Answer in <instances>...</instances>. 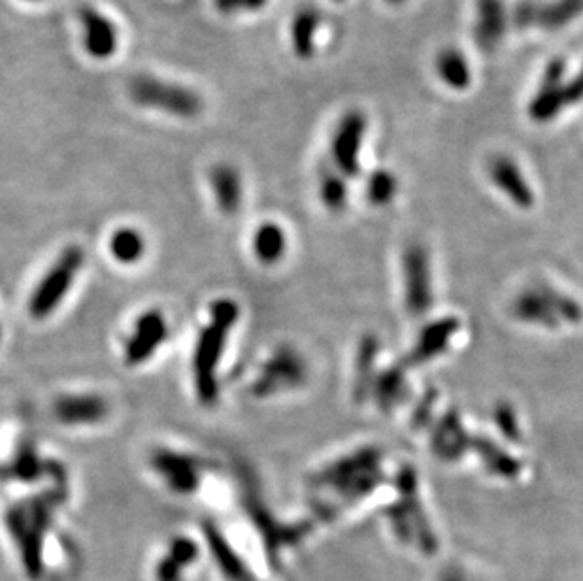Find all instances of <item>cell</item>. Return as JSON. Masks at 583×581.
<instances>
[{"label":"cell","mask_w":583,"mask_h":581,"mask_svg":"<svg viewBox=\"0 0 583 581\" xmlns=\"http://www.w3.org/2000/svg\"><path fill=\"white\" fill-rule=\"evenodd\" d=\"M216 8L225 14V16H232V14H240L244 0H214Z\"/></svg>","instance_id":"obj_21"},{"label":"cell","mask_w":583,"mask_h":581,"mask_svg":"<svg viewBox=\"0 0 583 581\" xmlns=\"http://www.w3.org/2000/svg\"><path fill=\"white\" fill-rule=\"evenodd\" d=\"M565 70L567 69L561 61L551 63L546 69L538 91L529 104V115L535 121H538V123L551 121L567 108L565 95H563Z\"/></svg>","instance_id":"obj_10"},{"label":"cell","mask_w":583,"mask_h":581,"mask_svg":"<svg viewBox=\"0 0 583 581\" xmlns=\"http://www.w3.org/2000/svg\"><path fill=\"white\" fill-rule=\"evenodd\" d=\"M434 70L436 76L451 91H464L472 83V69L469 57L457 48L440 49L434 59Z\"/></svg>","instance_id":"obj_15"},{"label":"cell","mask_w":583,"mask_h":581,"mask_svg":"<svg viewBox=\"0 0 583 581\" xmlns=\"http://www.w3.org/2000/svg\"><path fill=\"white\" fill-rule=\"evenodd\" d=\"M168 340V322L163 312L145 310L140 313L123 342V359L129 366L152 361Z\"/></svg>","instance_id":"obj_7"},{"label":"cell","mask_w":583,"mask_h":581,"mask_svg":"<svg viewBox=\"0 0 583 581\" xmlns=\"http://www.w3.org/2000/svg\"><path fill=\"white\" fill-rule=\"evenodd\" d=\"M208 185L216 206L221 214H237L244 202V180L237 166L230 163H216L208 170Z\"/></svg>","instance_id":"obj_12"},{"label":"cell","mask_w":583,"mask_h":581,"mask_svg":"<svg viewBox=\"0 0 583 581\" xmlns=\"http://www.w3.org/2000/svg\"><path fill=\"white\" fill-rule=\"evenodd\" d=\"M368 121L365 113L352 110L344 113L331 142V155L342 176H355L361 170V150L365 143Z\"/></svg>","instance_id":"obj_8"},{"label":"cell","mask_w":583,"mask_h":581,"mask_svg":"<svg viewBox=\"0 0 583 581\" xmlns=\"http://www.w3.org/2000/svg\"><path fill=\"white\" fill-rule=\"evenodd\" d=\"M85 253L80 246H69L53 259V263L35 283L26 301V312L35 322H46L59 312L81 274Z\"/></svg>","instance_id":"obj_3"},{"label":"cell","mask_w":583,"mask_h":581,"mask_svg":"<svg viewBox=\"0 0 583 581\" xmlns=\"http://www.w3.org/2000/svg\"><path fill=\"white\" fill-rule=\"evenodd\" d=\"M489 176L512 200L521 206H529L533 202V191L523 178L519 166L506 155H497L489 161Z\"/></svg>","instance_id":"obj_14"},{"label":"cell","mask_w":583,"mask_h":581,"mask_svg":"<svg viewBox=\"0 0 583 581\" xmlns=\"http://www.w3.org/2000/svg\"><path fill=\"white\" fill-rule=\"evenodd\" d=\"M510 26V10L504 0H476L474 8V40L485 49L497 48Z\"/></svg>","instance_id":"obj_11"},{"label":"cell","mask_w":583,"mask_h":581,"mask_svg":"<svg viewBox=\"0 0 583 581\" xmlns=\"http://www.w3.org/2000/svg\"><path fill=\"white\" fill-rule=\"evenodd\" d=\"M80 46L87 59L108 63L120 55L122 28L110 14L95 5H81L76 12Z\"/></svg>","instance_id":"obj_4"},{"label":"cell","mask_w":583,"mask_h":581,"mask_svg":"<svg viewBox=\"0 0 583 581\" xmlns=\"http://www.w3.org/2000/svg\"><path fill=\"white\" fill-rule=\"evenodd\" d=\"M280 244H281V230H280L274 223L262 225V227L257 230L255 248H257L259 255L270 259V257L274 255V248H278Z\"/></svg>","instance_id":"obj_18"},{"label":"cell","mask_w":583,"mask_h":581,"mask_svg":"<svg viewBox=\"0 0 583 581\" xmlns=\"http://www.w3.org/2000/svg\"><path fill=\"white\" fill-rule=\"evenodd\" d=\"M334 3H342V0H334Z\"/></svg>","instance_id":"obj_24"},{"label":"cell","mask_w":583,"mask_h":581,"mask_svg":"<svg viewBox=\"0 0 583 581\" xmlns=\"http://www.w3.org/2000/svg\"><path fill=\"white\" fill-rule=\"evenodd\" d=\"M232 322L235 306L221 301L212 306L207 325L198 333L191 357V375L196 396L204 404H212L217 396V364Z\"/></svg>","instance_id":"obj_2"},{"label":"cell","mask_w":583,"mask_h":581,"mask_svg":"<svg viewBox=\"0 0 583 581\" xmlns=\"http://www.w3.org/2000/svg\"><path fill=\"white\" fill-rule=\"evenodd\" d=\"M563 95L567 106H572L583 99V69L572 79H568V83H565Z\"/></svg>","instance_id":"obj_20"},{"label":"cell","mask_w":583,"mask_h":581,"mask_svg":"<svg viewBox=\"0 0 583 581\" xmlns=\"http://www.w3.org/2000/svg\"><path fill=\"white\" fill-rule=\"evenodd\" d=\"M397 191V182L386 170L374 172L368 180V195L376 202H387Z\"/></svg>","instance_id":"obj_17"},{"label":"cell","mask_w":583,"mask_h":581,"mask_svg":"<svg viewBox=\"0 0 583 581\" xmlns=\"http://www.w3.org/2000/svg\"><path fill=\"white\" fill-rule=\"evenodd\" d=\"M127 99L140 110L178 121H195L207 108L195 87L152 72H138L127 81Z\"/></svg>","instance_id":"obj_1"},{"label":"cell","mask_w":583,"mask_h":581,"mask_svg":"<svg viewBox=\"0 0 583 581\" xmlns=\"http://www.w3.org/2000/svg\"><path fill=\"white\" fill-rule=\"evenodd\" d=\"M148 251V242L142 235V230L132 225H122L111 230L108 238V253L118 265L132 267L143 259Z\"/></svg>","instance_id":"obj_16"},{"label":"cell","mask_w":583,"mask_h":581,"mask_svg":"<svg viewBox=\"0 0 583 581\" xmlns=\"http://www.w3.org/2000/svg\"><path fill=\"white\" fill-rule=\"evenodd\" d=\"M21 5H26V6H38V5H44L46 0H19Z\"/></svg>","instance_id":"obj_22"},{"label":"cell","mask_w":583,"mask_h":581,"mask_svg":"<svg viewBox=\"0 0 583 581\" xmlns=\"http://www.w3.org/2000/svg\"><path fill=\"white\" fill-rule=\"evenodd\" d=\"M322 193L327 205L338 206L345 198V184L340 176H336V174H327L322 184Z\"/></svg>","instance_id":"obj_19"},{"label":"cell","mask_w":583,"mask_h":581,"mask_svg":"<svg viewBox=\"0 0 583 581\" xmlns=\"http://www.w3.org/2000/svg\"><path fill=\"white\" fill-rule=\"evenodd\" d=\"M150 467L159 478V481L174 495L189 497L198 489L202 480L200 460L174 448H157L150 455Z\"/></svg>","instance_id":"obj_6"},{"label":"cell","mask_w":583,"mask_h":581,"mask_svg":"<svg viewBox=\"0 0 583 581\" xmlns=\"http://www.w3.org/2000/svg\"><path fill=\"white\" fill-rule=\"evenodd\" d=\"M322 21V12L312 5H304L293 14V19H291L289 25V42L299 59L308 61L315 55V44Z\"/></svg>","instance_id":"obj_13"},{"label":"cell","mask_w":583,"mask_h":581,"mask_svg":"<svg viewBox=\"0 0 583 581\" xmlns=\"http://www.w3.org/2000/svg\"><path fill=\"white\" fill-rule=\"evenodd\" d=\"M583 14V0H519L510 10V21L517 28L561 31Z\"/></svg>","instance_id":"obj_5"},{"label":"cell","mask_w":583,"mask_h":581,"mask_svg":"<svg viewBox=\"0 0 583 581\" xmlns=\"http://www.w3.org/2000/svg\"><path fill=\"white\" fill-rule=\"evenodd\" d=\"M387 5H393V6H397V5H402V3H406V0H386Z\"/></svg>","instance_id":"obj_23"},{"label":"cell","mask_w":583,"mask_h":581,"mask_svg":"<svg viewBox=\"0 0 583 581\" xmlns=\"http://www.w3.org/2000/svg\"><path fill=\"white\" fill-rule=\"evenodd\" d=\"M51 414L65 427H93L108 417L110 404L97 393H67L53 400Z\"/></svg>","instance_id":"obj_9"}]
</instances>
